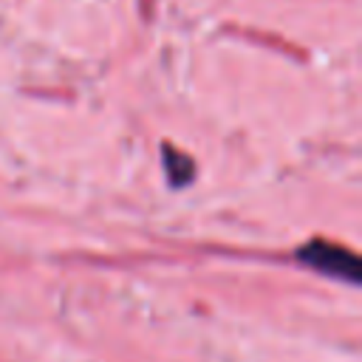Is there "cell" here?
<instances>
[{"instance_id":"6da1fadb","label":"cell","mask_w":362,"mask_h":362,"mask_svg":"<svg viewBox=\"0 0 362 362\" xmlns=\"http://www.w3.org/2000/svg\"><path fill=\"white\" fill-rule=\"evenodd\" d=\"M297 260L308 269H317L322 274L339 277L345 283H356L359 280V260L356 255H351L342 246L325 243V240H311L297 252Z\"/></svg>"}]
</instances>
